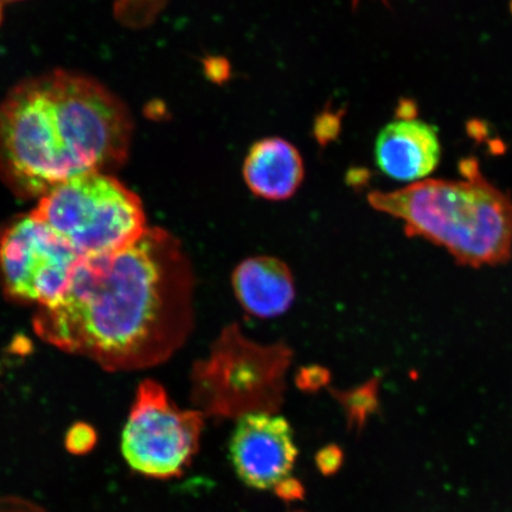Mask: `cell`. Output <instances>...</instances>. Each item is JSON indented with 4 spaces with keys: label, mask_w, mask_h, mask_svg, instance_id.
<instances>
[{
    "label": "cell",
    "mask_w": 512,
    "mask_h": 512,
    "mask_svg": "<svg viewBox=\"0 0 512 512\" xmlns=\"http://www.w3.org/2000/svg\"><path fill=\"white\" fill-rule=\"evenodd\" d=\"M94 444L95 432L92 427L85 424L74 426L68 433L67 447L73 453L88 452Z\"/></svg>",
    "instance_id": "cell-12"
},
{
    "label": "cell",
    "mask_w": 512,
    "mask_h": 512,
    "mask_svg": "<svg viewBox=\"0 0 512 512\" xmlns=\"http://www.w3.org/2000/svg\"><path fill=\"white\" fill-rule=\"evenodd\" d=\"M132 137L119 96L89 76L53 70L0 102V178L17 196L40 198L75 177L119 169Z\"/></svg>",
    "instance_id": "cell-2"
},
{
    "label": "cell",
    "mask_w": 512,
    "mask_h": 512,
    "mask_svg": "<svg viewBox=\"0 0 512 512\" xmlns=\"http://www.w3.org/2000/svg\"><path fill=\"white\" fill-rule=\"evenodd\" d=\"M232 285L242 309L261 319L283 316L296 299L290 267L273 256H253L240 262Z\"/></svg>",
    "instance_id": "cell-10"
},
{
    "label": "cell",
    "mask_w": 512,
    "mask_h": 512,
    "mask_svg": "<svg viewBox=\"0 0 512 512\" xmlns=\"http://www.w3.org/2000/svg\"><path fill=\"white\" fill-rule=\"evenodd\" d=\"M440 158L438 128L424 120L401 117L384 126L376 138V165L395 181H424L438 168Z\"/></svg>",
    "instance_id": "cell-9"
},
{
    "label": "cell",
    "mask_w": 512,
    "mask_h": 512,
    "mask_svg": "<svg viewBox=\"0 0 512 512\" xmlns=\"http://www.w3.org/2000/svg\"><path fill=\"white\" fill-rule=\"evenodd\" d=\"M291 360L292 350L285 343L255 342L240 325L230 324L192 370L195 400L208 412L221 415L273 413L283 399Z\"/></svg>",
    "instance_id": "cell-5"
},
{
    "label": "cell",
    "mask_w": 512,
    "mask_h": 512,
    "mask_svg": "<svg viewBox=\"0 0 512 512\" xmlns=\"http://www.w3.org/2000/svg\"><path fill=\"white\" fill-rule=\"evenodd\" d=\"M203 427L202 412L178 408L162 384L145 380L139 384L127 416L121 452L139 475L178 477L195 457Z\"/></svg>",
    "instance_id": "cell-6"
},
{
    "label": "cell",
    "mask_w": 512,
    "mask_h": 512,
    "mask_svg": "<svg viewBox=\"0 0 512 512\" xmlns=\"http://www.w3.org/2000/svg\"><path fill=\"white\" fill-rule=\"evenodd\" d=\"M462 181L424 179L408 187L373 191L371 207L405 224L409 238L443 247L459 265L505 264L512 256V200L465 162Z\"/></svg>",
    "instance_id": "cell-3"
},
{
    "label": "cell",
    "mask_w": 512,
    "mask_h": 512,
    "mask_svg": "<svg viewBox=\"0 0 512 512\" xmlns=\"http://www.w3.org/2000/svg\"><path fill=\"white\" fill-rule=\"evenodd\" d=\"M229 456L236 475L249 488L273 490L284 499L303 497V486L292 478L298 451L283 416L262 411L240 416Z\"/></svg>",
    "instance_id": "cell-8"
},
{
    "label": "cell",
    "mask_w": 512,
    "mask_h": 512,
    "mask_svg": "<svg viewBox=\"0 0 512 512\" xmlns=\"http://www.w3.org/2000/svg\"><path fill=\"white\" fill-rule=\"evenodd\" d=\"M31 213L80 258L124 251L149 228L136 192L106 172L59 185L38 198Z\"/></svg>",
    "instance_id": "cell-4"
},
{
    "label": "cell",
    "mask_w": 512,
    "mask_h": 512,
    "mask_svg": "<svg viewBox=\"0 0 512 512\" xmlns=\"http://www.w3.org/2000/svg\"><path fill=\"white\" fill-rule=\"evenodd\" d=\"M194 266L181 240L147 228L118 253L81 258L67 290L40 307L34 330L61 351L107 371L170 360L195 326Z\"/></svg>",
    "instance_id": "cell-1"
},
{
    "label": "cell",
    "mask_w": 512,
    "mask_h": 512,
    "mask_svg": "<svg viewBox=\"0 0 512 512\" xmlns=\"http://www.w3.org/2000/svg\"><path fill=\"white\" fill-rule=\"evenodd\" d=\"M3 18V11H2V4H0V23H2Z\"/></svg>",
    "instance_id": "cell-13"
},
{
    "label": "cell",
    "mask_w": 512,
    "mask_h": 512,
    "mask_svg": "<svg viewBox=\"0 0 512 512\" xmlns=\"http://www.w3.org/2000/svg\"><path fill=\"white\" fill-rule=\"evenodd\" d=\"M243 178L255 196L267 201H285L302 185L305 168L296 146L285 139L259 140L247 153Z\"/></svg>",
    "instance_id": "cell-11"
},
{
    "label": "cell",
    "mask_w": 512,
    "mask_h": 512,
    "mask_svg": "<svg viewBox=\"0 0 512 512\" xmlns=\"http://www.w3.org/2000/svg\"><path fill=\"white\" fill-rule=\"evenodd\" d=\"M81 258L29 213L0 226V287L22 304L48 306L72 281Z\"/></svg>",
    "instance_id": "cell-7"
}]
</instances>
